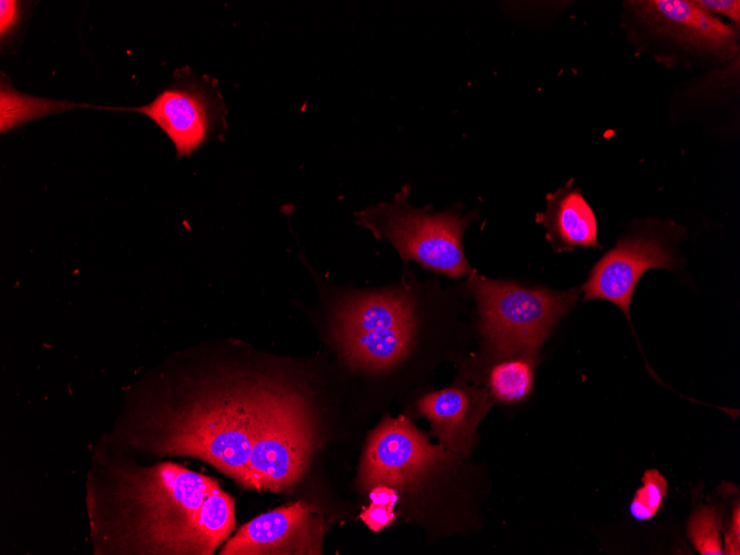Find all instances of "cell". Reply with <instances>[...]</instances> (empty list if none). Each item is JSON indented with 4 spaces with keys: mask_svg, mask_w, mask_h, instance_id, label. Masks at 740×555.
<instances>
[{
    "mask_svg": "<svg viewBox=\"0 0 740 555\" xmlns=\"http://www.w3.org/2000/svg\"><path fill=\"white\" fill-rule=\"evenodd\" d=\"M723 554L739 555L740 554V510L739 503L732 512L729 530L724 535Z\"/></svg>",
    "mask_w": 740,
    "mask_h": 555,
    "instance_id": "ffe728a7",
    "label": "cell"
},
{
    "mask_svg": "<svg viewBox=\"0 0 740 555\" xmlns=\"http://www.w3.org/2000/svg\"><path fill=\"white\" fill-rule=\"evenodd\" d=\"M320 527L312 508L299 501L244 524L219 554H319Z\"/></svg>",
    "mask_w": 740,
    "mask_h": 555,
    "instance_id": "30bf717a",
    "label": "cell"
},
{
    "mask_svg": "<svg viewBox=\"0 0 740 555\" xmlns=\"http://www.w3.org/2000/svg\"><path fill=\"white\" fill-rule=\"evenodd\" d=\"M23 4L16 0L0 1V38L8 41L16 33L22 20Z\"/></svg>",
    "mask_w": 740,
    "mask_h": 555,
    "instance_id": "e0dca14e",
    "label": "cell"
},
{
    "mask_svg": "<svg viewBox=\"0 0 740 555\" xmlns=\"http://www.w3.org/2000/svg\"><path fill=\"white\" fill-rule=\"evenodd\" d=\"M146 115L173 142L178 157L191 155L227 127L226 107L216 84L208 78L177 71L172 83L140 107H101Z\"/></svg>",
    "mask_w": 740,
    "mask_h": 555,
    "instance_id": "8992f818",
    "label": "cell"
},
{
    "mask_svg": "<svg viewBox=\"0 0 740 555\" xmlns=\"http://www.w3.org/2000/svg\"><path fill=\"white\" fill-rule=\"evenodd\" d=\"M466 286L476 300L484 339L502 358L526 356L536 359L543 341L574 307L582 290L528 288L514 281L490 279L474 270Z\"/></svg>",
    "mask_w": 740,
    "mask_h": 555,
    "instance_id": "277c9868",
    "label": "cell"
},
{
    "mask_svg": "<svg viewBox=\"0 0 740 555\" xmlns=\"http://www.w3.org/2000/svg\"><path fill=\"white\" fill-rule=\"evenodd\" d=\"M302 384L280 372L225 374L163 417L155 449L202 459L251 489L254 449L267 436L315 417Z\"/></svg>",
    "mask_w": 740,
    "mask_h": 555,
    "instance_id": "6da1fadb",
    "label": "cell"
},
{
    "mask_svg": "<svg viewBox=\"0 0 740 555\" xmlns=\"http://www.w3.org/2000/svg\"><path fill=\"white\" fill-rule=\"evenodd\" d=\"M113 482L106 526L122 553L209 555L236 526L233 497L179 464L119 470Z\"/></svg>",
    "mask_w": 740,
    "mask_h": 555,
    "instance_id": "7a4b0ae2",
    "label": "cell"
},
{
    "mask_svg": "<svg viewBox=\"0 0 740 555\" xmlns=\"http://www.w3.org/2000/svg\"><path fill=\"white\" fill-rule=\"evenodd\" d=\"M490 405L486 390L466 384L430 392L418 402L420 413L431 421L441 445L456 455L470 453L476 426Z\"/></svg>",
    "mask_w": 740,
    "mask_h": 555,
    "instance_id": "8fae6325",
    "label": "cell"
},
{
    "mask_svg": "<svg viewBox=\"0 0 740 555\" xmlns=\"http://www.w3.org/2000/svg\"><path fill=\"white\" fill-rule=\"evenodd\" d=\"M676 265L677 259L662 237L645 233L626 236L592 268L580 288L584 300L610 301L630 321L631 298L644 273L652 268L674 270Z\"/></svg>",
    "mask_w": 740,
    "mask_h": 555,
    "instance_id": "ba28073f",
    "label": "cell"
},
{
    "mask_svg": "<svg viewBox=\"0 0 740 555\" xmlns=\"http://www.w3.org/2000/svg\"><path fill=\"white\" fill-rule=\"evenodd\" d=\"M94 107L84 103L59 101L22 93L10 84L4 75L0 84V131L9 132L28 122L74 107Z\"/></svg>",
    "mask_w": 740,
    "mask_h": 555,
    "instance_id": "4fadbf2b",
    "label": "cell"
},
{
    "mask_svg": "<svg viewBox=\"0 0 740 555\" xmlns=\"http://www.w3.org/2000/svg\"><path fill=\"white\" fill-rule=\"evenodd\" d=\"M404 185L392 202L378 203L356 212L357 224L368 228L380 240L390 243L403 263L414 260L422 267L460 278L472 273L464 256L462 238L472 219L452 209L432 213L412 206Z\"/></svg>",
    "mask_w": 740,
    "mask_h": 555,
    "instance_id": "5b68a950",
    "label": "cell"
},
{
    "mask_svg": "<svg viewBox=\"0 0 740 555\" xmlns=\"http://www.w3.org/2000/svg\"><path fill=\"white\" fill-rule=\"evenodd\" d=\"M369 497L372 504L393 507L398 502V492L388 485H376L370 489Z\"/></svg>",
    "mask_w": 740,
    "mask_h": 555,
    "instance_id": "44dd1931",
    "label": "cell"
},
{
    "mask_svg": "<svg viewBox=\"0 0 740 555\" xmlns=\"http://www.w3.org/2000/svg\"><path fill=\"white\" fill-rule=\"evenodd\" d=\"M688 537L701 555H722L721 515L716 506H700L690 516Z\"/></svg>",
    "mask_w": 740,
    "mask_h": 555,
    "instance_id": "9a60e30c",
    "label": "cell"
},
{
    "mask_svg": "<svg viewBox=\"0 0 740 555\" xmlns=\"http://www.w3.org/2000/svg\"><path fill=\"white\" fill-rule=\"evenodd\" d=\"M405 282L379 290L340 291L331 304V337L354 370L381 373L410 353L417 330L415 301Z\"/></svg>",
    "mask_w": 740,
    "mask_h": 555,
    "instance_id": "3957f363",
    "label": "cell"
},
{
    "mask_svg": "<svg viewBox=\"0 0 740 555\" xmlns=\"http://www.w3.org/2000/svg\"><path fill=\"white\" fill-rule=\"evenodd\" d=\"M537 359L526 356L503 357L490 370V393L501 402H518L528 397Z\"/></svg>",
    "mask_w": 740,
    "mask_h": 555,
    "instance_id": "5bb4252c",
    "label": "cell"
},
{
    "mask_svg": "<svg viewBox=\"0 0 740 555\" xmlns=\"http://www.w3.org/2000/svg\"><path fill=\"white\" fill-rule=\"evenodd\" d=\"M698 7L716 16L721 14L733 21L739 28L740 23V2L738 0H697Z\"/></svg>",
    "mask_w": 740,
    "mask_h": 555,
    "instance_id": "d6986e66",
    "label": "cell"
},
{
    "mask_svg": "<svg viewBox=\"0 0 740 555\" xmlns=\"http://www.w3.org/2000/svg\"><path fill=\"white\" fill-rule=\"evenodd\" d=\"M571 179L564 187L546 196V209L536 214V222L546 229L553 249L571 251L576 247H597V222L579 187Z\"/></svg>",
    "mask_w": 740,
    "mask_h": 555,
    "instance_id": "7c38bea8",
    "label": "cell"
},
{
    "mask_svg": "<svg viewBox=\"0 0 740 555\" xmlns=\"http://www.w3.org/2000/svg\"><path fill=\"white\" fill-rule=\"evenodd\" d=\"M636 17L655 34L682 48L717 58L738 51L736 30L695 1L646 0L628 2Z\"/></svg>",
    "mask_w": 740,
    "mask_h": 555,
    "instance_id": "9c48e42d",
    "label": "cell"
},
{
    "mask_svg": "<svg viewBox=\"0 0 740 555\" xmlns=\"http://www.w3.org/2000/svg\"><path fill=\"white\" fill-rule=\"evenodd\" d=\"M629 505L631 516L637 521H647L654 517L662 506L667 495L668 483L666 477L656 469L647 470L641 479Z\"/></svg>",
    "mask_w": 740,
    "mask_h": 555,
    "instance_id": "2e32d148",
    "label": "cell"
},
{
    "mask_svg": "<svg viewBox=\"0 0 740 555\" xmlns=\"http://www.w3.org/2000/svg\"><path fill=\"white\" fill-rule=\"evenodd\" d=\"M361 520L374 532H379L394 520L393 507L370 504L360 515Z\"/></svg>",
    "mask_w": 740,
    "mask_h": 555,
    "instance_id": "ac0fdd59",
    "label": "cell"
},
{
    "mask_svg": "<svg viewBox=\"0 0 740 555\" xmlns=\"http://www.w3.org/2000/svg\"><path fill=\"white\" fill-rule=\"evenodd\" d=\"M456 454L428 439L404 417L386 418L371 433L360 466L359 483L401 487L415 485L451 465Z\"/></svg>",
    "mask_w": 740,
    "mask_h": 555,
    "instance_id": "52a82bcc",
    "label": "cell"
}]
</instances>
